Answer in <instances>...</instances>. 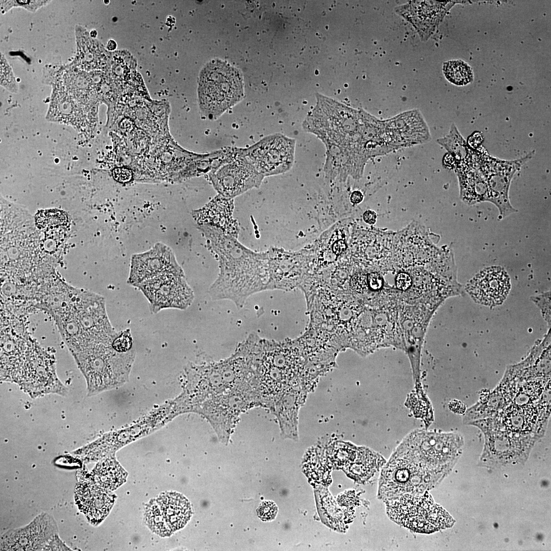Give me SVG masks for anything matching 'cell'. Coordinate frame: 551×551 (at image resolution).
Segmentation results:
<instances>
[{
	"label": "cell",
	"instance_id": "30",
	"mask_svg": "<svg viewBox=\"0 0 551 551\" xmlns=\"http://www.w3.org/2000/svg\"><path fill=\"white\" fill-rule=\"evenodd\" d=\"M379 454L365 447H359L353 462L345 467L346 474L357 482L370 479L385 463Z\"/></svg>",
	"mask_w": 551,
	"mask_h": 551
},
{
	"label": "cell",
	"instance_id": "8",
	"mask_svg": "<svg viewBox=\"0 0 551 551\" xmlns=\"http://www.w3.org/2000/svg\"><path fill=\"white\" fill-rule=\"evenodd\" d=\"M440 478L409 458L393 452L382 466L378 497L386 503L406 494H418L435 487Z\"/></svg>",
	"mask_w": 551,
	"mask_h": 551
},
{
	"label": "cell",
	"instance_id": "44",
	"mask_svg": "<svg viewBox=\"0 0 551 551\" xmlns=\"http://www.w3.org/2000/svg\"><path fill=\"white\" fill-rule=\"evenodd\" d=\"M363 218L366 223L369 224H373L376 222L377 214L372 210H367L364 213Z\"/></svg>",
	"mask_w": 551,
	"mask_h": 551
},
{
	"label": "cell",
	"instance_id": "25",
	"mask_svg": "<svg viewBox=\"0 0 551 551\" xmlns=\"http://www.w3.org/2000/svg\"><path fill=\"white\" fill-rule=\"evenodd\" d=\"M518 384L505 375L497 386L466 412L464 422L469 424L477 420L494 416L511 402Z\"/></svg>",
	"mask_w": 551,
	"mask_h": 551
},
{
	"label": "cell",
	"instance_id": "31",
	"mask_svg": "<svg viewBox=\"0 0 551 551\" xmlns=\"http://www.w3.org/2000/svg\"><path fill=\"white\" fill-rule=\"evenodd\" d=\"M127 476L126 471L112 456L102 459L92 470V481L110 491L115 490L123 484Z\"/></svg>",
	"mask_w": 551,
	"mask_h": 551
},
{
	"label": "cell",
	"instance_id": "40",
	"mask_svg": "<svg viewBox=\"0 0 551 551\" xmlns=\"http://www.w3.org/2000/svg\"><path fill=\"white\" fill-rule=\"evenodd\" d=\"M114 178L118 182L126 183L129 182L132 177L131 171L124 167H117L113 171Z\"/></svg>",
	"mask_w": 551,
	"mask_h": 551
},
{
	"label": "cell",
	"instance_id": "16",
	"mask_svg": "<svg viewBox=\"0 0 551 551\" xmlns=\"http://www.w3.org/2000/svg\"><path fill=\"white\" fill-rule=\"evenodd\" d=\"M483 154L480 158H478L475 164L487 184V201L495 204L504 217L516 211L509 199V189L513 176L533 154H529L521 159L508 161Z\"/></svg>",
	"mask_w": 551,
	"mask_h": 551
},
{
	"label": "cell",
	"instance_id": "27",
	"mask_svg": "<svg viewBox=\"0 0 551 551\" xmlns=\"http://www.w3.org/2000/svg\"><path fill=\"white\" fill-rule=\"evenodd\" d=\"M234 201L218 194L202 208L195 210L193 216L199 225L209 224L237 238L239 229L233 217Z\"/></svg>",
	"mask_w": 551,
	"mask_h": 551
},
{
	"label": "cell",
	"instance_id": "28",
	"mask_svg": "<svg viewBox=\"0 0 551 551\" xmlns=\"http://www.w3.org/2000/svg\"><path fill=\"white\" fill-rule=\"evenodd\" d=\"M359 116L360 143L368 159L395 150L387 139L385 120H379L364 111L359 112Z\"/></svg>",
	"mask_w": 551,
	"mask_h": 551
},
{
	"label": "cell",
	"instance_id": "4",
	"mask_svg": "<svg viewBox=\"0 0 551 551\" xmlns=\"http://www.w3.org/2000/svg\"><path fill=\"white\" fill-rule=\"evenodd\" d=\"M198 96L202 114L211 120L216 119L243 98L241 73L224 61H211L200 72Z\"/></svg>",
	"mask_w": 551,
	"mask_h": 551
},
{
	"label": "cell",
	"instance_id": "11",
	"mask_svg": "<svg viewBox=\"0 0 551 551\" xmlns=\"http://www.w3.org/2000/svg\"><path fill=\"white\" fill-rule=\"evenodd\" d=\"M185 371L186 383L183 392L177 399L180 413L195 412L208 399L231 389L219 361L203 356L188 363Z\"/></svg>",
	"mask_w": 551,
	"mask_h": 551
},
{
	"label": "cell",
	"instance_id": "7",
	"mask_svg": "<svg viewBox=\"0 0 551 551\" xmlns=\"http://www.w3.org/2000/svg\"><path fill=\"white\" fill-rule=\"evenodd\" d=\"M386 511L394 522L417 533L431 534L451 527L455 522L428 491L406 494L386 503Z\"/></svg>",
	"mask_w": 551,
	"mask_h": 551
},
{
	"label": "cell",
	"instance_id": "32",
	"mask_svg": "<svg viewBox=\"0 0 551 551\" xmlns=\"http://www.w3.org/2000/svg\"><path fill=\"white\" fill-rule=\"evenodd\" d=\"M437 141L445 148L448 153L453 155L458 162L466 160L469 155L467 144L455 124L451 126L449 132L446 136L438 139Z\"/></svg>",
	"mask_w": 551,
	"mask_h": 551
},
{
	"label": "cell",
	"instance_id": "2",
	"mask_svg": "<svg viewBox=\"0 0 551 551\" xmlns=\"http://www.w3.org/2000/svg\"><path fill=\"white\" fill-rule=\"evenodd\" d=\"M54 360V355L28 331L10 334L1 340V380L18 384L26 393L46 379Z\"/></svg>",
	"mask_w": 551,
	"mask_h": 551
},
{
	"label": "cell",
	"instance_id": "3",
	"mask_svg": "<svg viewBox=\"0 0 551 551\" xmlns=\"http://www.w3.org/2000/svg\"><path fill=\"white\" fill-rule=\"evenodd\" d=\"M87 383L88 396L123 385L129 379L135 361L134 348L119 353L111 344L90 345L72 353Z\"/></svg>",
	"mask_w": 551,
	"mask_h": 551
},
{
	"label": "cell",
	"instance_id": "26",
	"mask_svg": "<svg viewBox=\"0 0 551 551\" xmlns=\"http://www.w3.org/2000/svg\"><path fill=\"white\" fill-rule=\"evenodd\" d=\"M47 84H52L53 87L47 118L71 124H80V121L90 112V107L73 97L58 79H53Z\"/></svg>",
	"mask_w": 551,
	"mask_h": 551
},
{
	"label": "cell",
	"instance_id": "36",
	"mask_svg": "<svg viewBox=\"0 0 551 551\" xmlns=\"http://www.w3.org/2000/svg\"><path fill=\"white\" fill-rule=\"evenodd\" d=\"M48 1L14 0L1 1V11L6 12L13 7H20L27 10L35 12L40 7L47 5Z\"/></svg>",
	"mask_w": 551,
	"mask_h": 551
},
{
	"label": "cell",
	"instance_id": "20",
	"mask_svg": "<svg viewBox=\"0 0 551 551\" xmlns=\"http://www.w3.org/2000/svg\"><path fill=\"white\" fill-rule=\"evenodd\" d=\"M511 288L509 276L500 266L486 268L467 284V291L477 303L488 306L502 303Z\"/></svg>",
	"mask_w": 551,
	"mask_h": 551
},
{
	"label": "cell",
	"instance_id": "33",
	"mask_svg": "<svg viewBox=\"0 0 551 551\" xmlns=\"http://www.w3.org/2000/svg\"><path fill=\"white\" fill-rule=\"evenodd\" d=\"M443 71L446 78L457 85H465L472 80L470 68L461 61H450L445 63Z\"/></svg>",
	"mask_w": 551,
	"mask_h": 551
},
{
	"label": "cell",
	"instance_id": "43",
	"mask_svg": "<svg viewBox=\"0 0 551 551\" xmlns=\"http://www.w3.org/2000/svg\"><path fill=\"white\" fill-rule=\"evenodd\" d=\"M367 282L369 287L374 290L380 289L383 284L382 278L377 273H370L367 277Z\"/></svg>",
	"mask_w": 551,
	"mask_h": 551
},
{
	"label": "cell",
	"instance_id": "24",
	"mask_svg": "<svg viewBox=\"0 0 551 551\" xmlns=\"http://www.w3.org/2000/svg\"><path fill=\"white\" fill-rule=\"evenodd\" d=\"M307 391L301 386L287 390L270 409L276 417L283 438L293 440L298 438V411L304 403Z\"/></svg>",
	"mask_w": 551,
	"mask_h": 551
},
{
	"label": "cell",
	"instance_id": "45",
	"mask_svg": "<svg viewBox=\"0 0 551 551\" xmlns=\"http://www.w3.org/2000/svg\"><path fill=\"white\" fill-rule=\"evenodd\" d=\"M346 248V243L343 240L336 241L333 245L332 249L336 255H340L344 252Z\"/></svg>",
	"mask_w": 551,
	"mask_h": 551
},
{
	"label": "cell",
	"instance_id": "15",
	"mask_svg": "<svg viewBox=\"0 0 551 551\" xmlns=\"http://www.w3.org/2000/svg\"><path fill=\"white\" fill-rule=\"evenodd\" d=\"M192 514L191 505L182 494L166 492L146 505L145 521L148 527L161 537H168L183 528Z\"/></svg>",
	"mask_w": 551,
	"mask_h": 551
},
{
	"label": "cell",
	"instance_id": "19",
	"mask_svg": "<svg viewBox=\"0 0 551 551\" xmlns=\"http://www.w3.org/2000/svg\"><path fill=\"white\" fill-rule=\"evenodd\" d=\"M385 124L387 139L396 150L423 144L432 138L427 123L417 110L385 120Z\"/></svg>",
	"mask_w": 551,
	"mask_h": 551
},
{
	"label": "cell",
	"instance_id": "47",
	"mask_svg": "<svg viewBox=\"0 0 551 551\" xmlns=\"http://www.w3.org/2000/svg\"><path fill=\"white\" fill-rule=\"evenodd\" d=\"M116 47V43L113 40H110L107 43V48L108 51L112 52L114 51Z\"/></svg>",
	"mask_w": 551,
	"mask_h": 551
},
{
	"label": "cell",
	"instance_id": "37",
	"mask_svg": "<svg viewBox=\"0 0 551 551\" xmlns=\"http://www.w3.org/2000/svg\"><path fill=\"white\" fill-rule=\"evenodd\" d=\"M133 339L130 329L120 331L111 343L112 347L119 353H126L131 350Z\"/></svg>",
	"mask_w": 551,
	"mask_h": 551
},
{
	"label": "cell",
	"instance_id": "14",
	"mask_svg": "<svg viewBox=\"0 0 551 551\" xmlns=\"http://www.w3.org/2000/svg\"><path fill=\"white\" fill-rule=\"evenodd\" d=\"M295 147L294 139L275 134L241 151L256 170L265 177L290 169L294 162Z\"/></svg>",
	"mask_w": 551,
	"mask_h": 551
},
{
	"label": "cell",
	"instance_id": "35",
	"mask_svg": "<svg viewBox=\"0 0 551 551\" xmlns=\"http://www.w3.org/2000/svg\"><path fill=\"white\" fill-rule=\"evenodd\" d=\"M1 85L8 91L16 93L18 87L13 71L4 55L1 53Z\"/></svg>",
	"mask_w": 551,
	"mask_h": 551
},
{
	"label": "cell",
	"instance_id": "1",
	"mask_svg": "<svg viewBox=\"0 0 551 551\" xmlns=\"http://www.w3.org/2000/svg\"><path fill=\"white\" fill-rule=\"evenodd\" d=\"M198 228L218 262V276L209 289L212 299H229L241 308L251 295L269 289L268 253L247 248L216 227L201 224Z\"/></svg>",
	"mask_w": 551,
	"mask_h": 551
},
{
	"label": "cell",
	"instance_id": "21",
	"mask_svg": "<svg viewBox=\"0 0 551 551\" xmlns=\"http://www.w3.org/2000/svg\"><path fill=\"white\" fill-rule=\"evenodd\" d=\"M75 501L80 511L92 524H99L109 513L115 500L110 490L92 481L80 480L75 488Z\"/></svg>",
	"mask_w": 551,
	"mask_h": 551
},
{
	"label": "cell",
	"instance_id": "46",
	"mask_svg": "<svg viewBox=\"0 0 551 551\" xmlns=\"http://www.w3.org/2000/svg\"><path fill=\"white\" fill-rule=\"evenodd\" d=\"M363 194L359 190H355L350 195V201L354 204H358L363 200Z\"/></svg>",
	"mask_w": 551,
	"mask_h": 551
},
{
	"label": "cell",
	"instance_id": "5",
	"mask_svg": "<svg viewBox=\"0 0 551 551\" xmlns=\"http://www.w3.org/2000/svg\"><path fill=\"white\" fill-rule=\"evenodd\" d=\"M461 445L457 434L417 430L407 435L394 452L441 478L454 463Z\"/></svg>",
	"mask_w": 551,
	"mask_h": 551
},
{
	"label": "cell",
	"instance_id": "10",
	"mask_svg": "<svg viewBox=\"0 0 551 551\" xmlns=\"http://www.w3.org/2000/svg\"><path fill=\"white\" fill-rule=\"evenodd\" d=\"M209 177L218 194L229 198L259 188L265 178L256 170L240 148L222 149Z\"/></svg>",
	"mask_w": 551,
	"mask_h": 551
},
{
	"label": "cell",
	"instance_id": "42",
	"mask_svg": "<svg viewBox=\"0 0 551 551\" xmlns=\"http://www.w3.org/2000/svg\"><path fill=\"white\" fill-rule=\"evenodd\" d=\"M411 279L407 273L402 272L396 277V285L397 287L400 290H407L411 286Z\"/></svg>",
	"mask_w": 551,
	"mask_h": 551
},
{
	"label": "cell",
	"instance_id": "38",
	"mask_svg": "<svg viewBox=\"0 0 551 551\" xmlns=\"http://www.w3.org/2000/svg\"><path fill=\"white\" fill-rule=\"evenodd\" d=\"M277 512L278 507L276 504L271 501L262 502L257 510V515L263 521H270L273 519Z\"/></svg>",
	"mask_w": 551,
	"mask_h": 551
},
{
	"label": "cell",
	"instance_id": "34",
	"mask_svg": "<svg viewBox=\"0 0 551 551\" xmlns=\"http://www.w3.org/2000/svg\"><path fill=\"white\" fill-rule=\"evenodd\" d=\"M35 221L40 229L48 231L66 226L68 223V217L61 210H46L36 214Z\"/></svg>",
	"mask_w": 551,
	"mask_h": 551
},
{
	"label": "cell",
	"instance_id": "39",
	"mask_svg": "<svg viewBox=\"0 0 551 551\" xmlns=\"http://www.w3.org/2000/svg\"><path fill=\"white\" fill-rule=\"evenodd\" d=\"M350 285L355 291L359 293H364L368 289L367 277L362 273L356 274L351 278Z\"/></svg>",
	"mask_w": 551,
	"mask_h": 551
},
{
	"label": "cell",
	"instance_id": "18",
	"mask_svg": "<svg viewBox=\"0 0 551 551\" xmlns=\"http://www.w3.org/2000/svg\"><path fill=\"white\" fill-rule=\"evenodd\" d=\"M183 272L171 248L158 242L148 251L132 256L127 283L134 287L161 274Z\"/></svg>",
	"mask_w": 551,
	"mask_h": 551
},
{
	"label": "cell",
	"instance_id": "22",
	"mask_svg": "<svg viewBox=\"0 0 551 551\" xmlns=\"http://www.w3.org/2000/svg\"><path fill=\"white\" fill-rule=\"evenodd\" d=\"M326 159L324 171L330 180H343L350 176L360 178L369 160L359 148H349L332 143L324 144Z\"/></svg>",
	"mask_w": 551,
	"mask_h": 551
},
{
	"label": "cell",
	"instance_id": "29",
	"mask_svg": "<svg viewBox=\"0 0 551 551\" xmlns=\"http://www.w3.org/2000/svg\"><path fill=\"white\" fill-rule=\"evenodd\" d=\"M465 161H462L465 166L459 162L456 168L463 198L470 204L487 201L488 188L485 180L477 166L470 167Z\"/></svg>",
	"mask_w": 551,
	"mask_h": 551
},
{
	"label": "cell",
	"instance_id": "6",
	"mask_svg": "<svg viewBox=\"0 0 551 551\" xmlns=\"http://www.w3.org/2000/svg\"><path fill=\"white\" fill-rule=\"evenodd\" d=\"M256 387L254 381L238 384L208 399L195 413L207 420L220 441L228 442L241 414L251 408L261 406Z\"/></svg>",
	"mask_w": 551,
	"mask_h": 551
},
{
	"label": "cell",
	"instance_id": "12",
	"mask_svg": "<svg viewBox=\"0 0 551 551\" xmlns=\"http://www.w3.org/2000/svg\"><path fill=\"white\" fill-rule=\"evenodd\" d=\"M71 308L81 339L80 347L73 352L90 345L111 344L118 335L119 332L116 331L109 319L103 296L82 289L72 303Z\"/></svg>",
	"mask_w": 551,
	"mask_h": 551
},
{
	"label": "cell",
	"instance_id": "13",
	"mask_svg": "<svg viewBox=\"0 0 551 551\" xmlns=\"http://www.w3.org/2000/svg\"><path fill=\"white\" fill-rule=\"evenodd\" d=\"M134 287L144 295L151 312L154 314L167 309L185 310L194 298L184 272L161 274Z\"/></svg>",
	"mask_w": 551,
	"mask_h": 551
},
{
	"label": "cell",
	"instance_id": "23",
	"mask_svg": "<svg viewBox=\"0 0 551 551\" xmlns=\"http://www.w3.org/2000/svg\"><path fill=\"white\" fill-rule=\"evenodd\" d=\"M75 33L77 54L71 63L88 72L95 70L110 71V51L92 38L85 27L77 25Z\"/></svg>",
	"mask_w": 551,
	"mask_h": 551
},
{
	"label": "cell",
	"instance_id": "41",
	"mask_svg": "<svg viewBox=\"0 0 551 551\" xmlns=\"http://www.w3.org/2000/svg\"><path fill=\"white\" fill-rule=\"evenodd\" d=\"M70 550L71 549L67 546L60 539L58 535H57L51 540L44 550Z\"/></svg>",
	"mask_w": 551,
	"mask_h": 551
},
{
	"label": "cell",
	"instance_id": "17",
	"mask_svg": "<svg viewBox=\"0 0 551 551\" xmlns=\"http://www.w3.org/2000/svg\"><path fill=\"white\" fill-rule=\"evenodd\" d=\"M58 532L54 518L42 513L27 525L2 535L1 550H44Z\"/></svg>",
	"mask_w": 551,
	"mask_h": 551
},
{
	"label": "cell",
	"instance_id": "9",
	"mask_svg": "<svg viewBox=\"0 0 551 551\" xmlns=\"http://www.w3.org/2000/svg\"><path fill=\"white\" fill-rule=\"evenodd\" d=\"M304 120L303 129L324 144L351 148L359 142V112L335 103H324Z\"/></svg>",
	"mask_w": 551,
	"mask_h": 551
}]
</instances>
